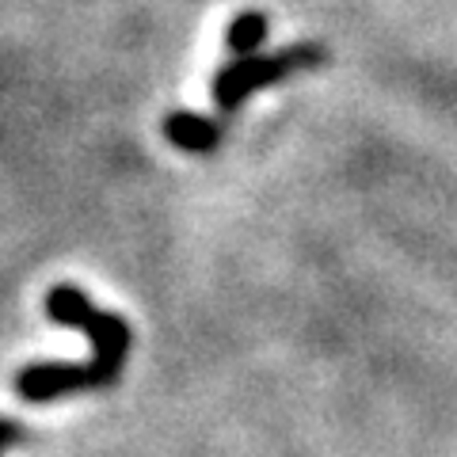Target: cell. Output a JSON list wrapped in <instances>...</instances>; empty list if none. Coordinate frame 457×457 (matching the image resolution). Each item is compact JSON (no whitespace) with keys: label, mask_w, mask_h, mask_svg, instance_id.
Returning a JSON list of instances; mask_svg holds the SVG:
<instances>
[{"label":"cell","mask_w":457,"mask_h":457,"mask_svg":"<svg viewBox=\"0 0 457 457\" xmlns=\"http://www.w3.org/2000/svg\"><path fill=\"white\" fill-rule=\"evenodd\" d=\"M324 62L320 46H290L278 54H248L240 62L225 65L213 77V104L221 111H237L252 92H260L263 84H278L286 77L302 73V69H317Z\"/></svg>","instance_id":"2"},{"label":"cell","mask_w":457,"mask_h":457,"mask_svg":"<svg viewBox=\"0 0 457 457\" xmlns=\"http://www.w3.org/2000/svg\"><path fill=\"white\" fill-rule=\"evenodd\" d=\"M20 438H23V427L16 420H0V453H4L8 446H16Z\"/></svg>","instance_id":"6"},{"label":"cell","mask_w":457,"mask_h":457,"mask_svg":"<svg viewBox=\"0 0 457 457\" xmlns=\"http://www.w3.org/2000/svg\"><path fill=\"white\" fill-rule=\"evenodd\" d=\"M77 389H96L92 362H38L23 366L16 378V393L27 404H50V400L69 396Z\"/></svg>","instance_id":"3"},{"label":"cell","mask_w":457,"mask_h":457,"mask_svg":"<svg viewBox=\"0 0 457 457\" xmlns=\"http://www.w3.org/2000/svg\"><path fill=\"white\" fill-rule=\"evenodd\" d=\"M46 317L54 324L65 328H80L88 336L96 359H92V374H96V389L114 385L126 366V354H130V324L114 312H104L88 302V294L77 290V286H54L46 294Z\"/></svg>","instance_id":"1"},{"label":"cell","mask_w":457,"mask_h":457,"mask_svg":"<svg viewBox=\"0 0 457 457\" xmlns=\"http://www.w3.org/2000/svg\"><path fill=\"white\" fill-rule=\"evenodd\" d=\"M164 137L176 149L213 153V149L221 145V126L203 119V114H195V111H171L168 119H164Z\"/></svg>","instance_id":"4"},{"label":"cell","mask_w":457,"mask_h":457,"mask_svg":"<svg viewBox=\"0 0 457 457\" xmlns=\"http://www.w3.org/2000/svg\"><path fill=\"white\" fill-rule=\"evenodd\" d=\"M267 38V16L263 12H245V16H237L233 23H228V50H233L237 57H248L260 50V42Z\"/></svg>","instance_id":"5"}]
</instances>
